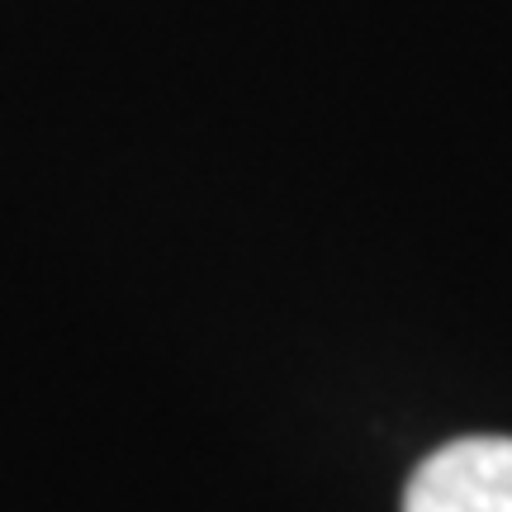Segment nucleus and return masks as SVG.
<instances>
[{"label":"nucleus","mask_w":512,"mask_h":512,"mask_svg":"<svg viewBox=\"0 0 512 512\" xmlns=\"http://www.w3.org/2000/svg\"><path fill=\"white\" fill-rule=\"evenodd\" d=\"M403 512H512V437H460L422 460Z\"/></svg>","instance_id":"obj_1"}]
</instances>
